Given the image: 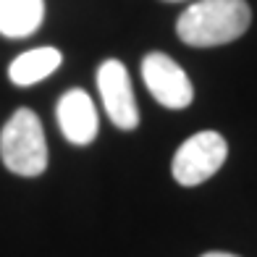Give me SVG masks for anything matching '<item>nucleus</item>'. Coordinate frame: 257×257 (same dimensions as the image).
<instances>
[{
	"mask_svg": "<svg viewBox=\"0 0 257 257\" xmlns=\"http://www.w3.org/2000/svg\"><path fill=\"white\" fill-rule=\"evenodd\" d=\"M247 0H197L176 21V34L192 48H215L239 40L249 29Z\"/></svg>",
	"mask_w": 257,
	"mask_h": 257,
	"instance_id": "nucleus-1",
	"label": "nucleus"
},
{
	"mask_svg": "<svg viewBox=\"0 0 257 257\" xmlns=\"http://www.w3.org/2000/svg\"><path fill=\"white\" fill-rule=\"evenodd\" d=\"M0 158L16 176H40L48 168V142L37 113L19 108L0 132Z\"/></svg>",
	"mask_w": 257,
	"mask_h": 257,
	"instance_id": "nucleus-2",
	"label": "nucleus"
},
{
	"mask_svg": "<svg viewBox=\"0 0 257 257\" xmlns=\"http://www.w3.org/2000/svg\"><path fill=\"white\" fill-rule=\"evenodd\" d=\"M226 155H228V145L218 132L192 134L173 155L171 173L181 186L205 184L210 176H215L223 168Z\"/></svg>",
	"mask_w": 257,
	"mask_h": 257,
	"instance_id": "nucleus-3",
	"label": "nucleus"
},
{
	"mask_svg": "<svg viewBox=\"0 0 257 257\" xmlns=\"http://www.w3.org/2000/svg\"><path fill=\"white\" fill-rule=\"evenodd\" d=\"M142 79L153 95L163 108L171 110H181L192 102L194 89L189 76L184 74V68L168 58L166 53H150L142 61Z\"/></svg>",
	"mask_w": 257,
	"mask_h": 257,
	"instance_id": "nucleus-4",
	"label": "nucleus"
},
{
	"mask_svg": "<svg viewBox=\"0 0 257 257\" xmlns=\"http://www.w3.org/2000/svg\"><path fill=\"white\" fill-rule=\"evenodd\" d=\"M97 89L113 126L123 128V132H132L139 126V108L134 100L132 79H128V71L121 61L110 58L97 68Z\"/></svg>",
	"mask_w": 257,
	"mask_h": 257,
	"instance_id": "nucleus-5",
	"label": "nucleus"
},
{
	"mask_svg": "<svg viewBox=\"0 0 257 257\" xmlns=\"http://www.w3.org/2000/svg\"><path fill=\"white\" fill-rule=\"evenodd\" d=\"M58 126L71 145H89L97 137V110L84 89H68L58 100Z\"/></svg>",
	"mask_w": 257,
	"mask_h": 257,
	"instance_id": "nucleus-6",
	"label": "nucleus"
},
{
	"mask_svg": "<svg viewBox=\"0 0 257 257\" xmlns=\"http://www.w3.org/2000/svg\"><path fill=\"white\" fill-rule=\"evenodd\" d=\"M45 19V0H0V34L11 40L29 37Z\"/></svg>",
	"mask_w": 257,
	"mask_h": 257,
	"instance_id": "nucleus-7",
	"label": "nucleus"
},
{
	"mask_svg": "<svg viewBox=\"0 0 257 257\" xmlns=\"http://www.w3.org/2000/svg\"><path fill=\"white\" fill-rule=\"evenodd\" d=\"M63 55L61 50L55 48H34V50H27L21 53L14 63L8 68V76L16 87H32L37 81L48 79L58 66H61Z\"/></svg>",
	"mask_w": 257,
	"mask_h": 257,
	"instance_id": "nucleus-8",
	"label": "nucleus"
},
{
	"mask_svg": "<svg viewBox=\"0 0 257 257\" xmlns=\"http://www.w3.org/2000/svg\"><path fill=\"white\" fill-rule=\"evenodd\" d=\"M202 257H236V254H228V252H207Z\"/></svg>",
	"mask_w": 257,
	"mask_h": 257,
	"instance_id": "nucleus-9",
	"label": "nucleus"
}]
</instances>
